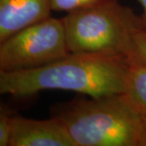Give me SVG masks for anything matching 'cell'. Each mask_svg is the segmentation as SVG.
<instances>
[{
    "label": "cell",
    "instance_id": "cell-1",
    "mask_svg": "<svg viewBox=\"0 0 146 146\" xmlns=\"http://www.w3.org/2000/svg\"><path fill=\"white\" fill-rule=\"evenodd\" d=\"M128 58L70 54L37 68L0 71V93L25 98L46 90H63L99 98L125 92Z\"/></svg>",
    "mask_w": 146,
    "mask_h": 146
},
{
    "label": "cell",
    "instance_id": "cell-2",
    "mask_svg": "<svg viewBox=\"0 0 146 146\" xmlns=\"http://www.w3.org/2000/svg\"><path fill=\"white\" fill-rule=\"evenodd\" d=\"M53 112L76 146H146V119L123 94L73 100Z\"/></svg>",
    "mask_w": 146,
    "mask_h": 146
},
{
    "label": "cell",
    "instance_id": "cell-3",
    "mask_svg": "<svg viewBox=\"0 0 146 146\" xmlns=\"http://www.w3.org/2000/svg\"><path fill=\"white\" fill-rule=\"evenodd\" d=\"M62 20L72 54L129 58L135 33L145 29L141 16L119 0L74 11Z\"/></svg>",
    "mask_w": 146,
    "mask_h": 146
},
{
    "label": "cell",
    "instance_id": "cell-4",
    "mask_svg": "<svg viewBox=\"0 0 146 146\" xmlns=\"http://www.w3.org/2000/svg\"><path fill=\"white\" fill-rule=\"evenodd\" d=\"M70 54L63 20L50 16L0 42V71L40 68Z\"/></svg>",
    "mask_w": 146,
    "mask_h": 146
},
{
    "label": "cell",
    "instance_id": "cell-5",
    "mask_svg": "<svg viewBox=\"0 0 146 146\" xmlns=\"http://www.w3.org/2000/svg\"><path fill=\"white\" fill-rule=\"evenodd\" d=\"M9 146H76L63 121L53 115L44 120L12 117Z\"/></svg>",
    "mask_w": 146,
    "mask_h": 146
},
{
    "label": "cell",
    "instance_id": "cell-6",
    "mask_svg": "<svg viewBox=\"0 0 146 146\" xmlns=\"http://www.w3.org/2000/svg\"><path fill=\"white\" fill-rule=\"evenodd\" d=\"M50 0H0V42L50 16Z\"/></svg>",
    "mask_w": 146,
    "mask_h": 146
},
{
    "label": "cell",
    "instance_id": "cell-7",
    "mask_svg": "<svg viewBox=\"0 0 146 146\" xmlns=\"http://www.w3.org/2000/svg\"><path fill=\"white\" fill-rule=\"evenodd\" d=\"M125 92L127 101L146 119V62L128 59Z\"/></svg>",
    "mask_w": 146,
    "mask_h": 146
},
{
    "label": "cell",
    "instance_id": "cell-8",
    "mask_svg": "<svg viewBox=\"0 0 146 146\" xmlns=\"http://www.w3.org/2000/svg\"><path fill=\"white\" fill-rule=\"evenodd\" d=\"M110 0H50L51 11L72 12Z\"/></svg>",
    "mask_w": 146,
    "mask_h": 146
},
{
    "label": "cell",
    "instance_id": "cell-9",
    "mask_svg": "<svg viewBox=\"0 0 146 146\" xmlns=\"http://www.w3.org/2000/svg\"><path fill=\"white\" fill-rule=\"evenodd\" d=\"M128 59L146 62V29H141L134 35L131 52Z\"/></svg>",
    "mask_w": 146,
    "mask_h": 146
},
{
    "label": "cell",
    "instance_id": "cell-10",
    "mask_svg": "<svg viewBox=\"0 0 146 146\" xmlns=\"http://www.w3.org/2000/svg\"><path fill=\"white\" fill-rule=\"evenodd\" d=\"M12 117L6 110L3 106L0 109V146H9L11 130H12Z\"/></svg>",
    "mask_w": 146,
    "mask_h": 146
},
{
    "label": "cell",
    "instance_id": "cell-11",
    "mask_svg": "<svg viewBox=\"0 0 146 146\" xmlns=\"http://www.w3.org/2000/svg\"><path fill=\"white\" fill-rule=\"evenodd\" d=\"M141 6L142 7V9H143V14L141 15V20L143 22V25L144 27L146 29V0H136Z\"/></svg>",
    "mask_w": 146,
    "mask_h": 146
}]
</instances>
